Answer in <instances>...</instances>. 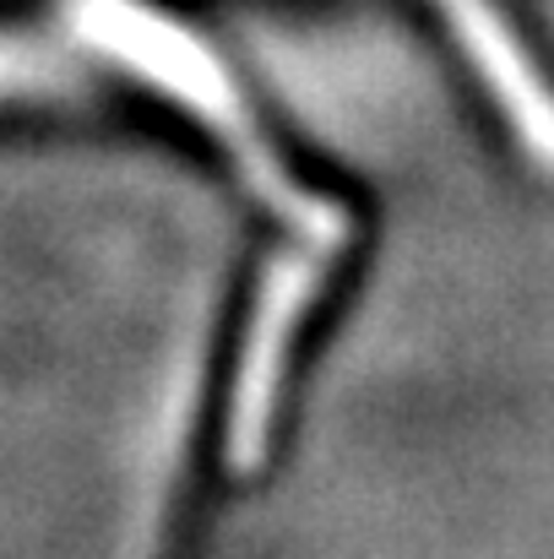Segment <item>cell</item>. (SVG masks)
<instances>
[{"label":"cell","instance_id":"2","mask_svg":"<svg viewBox=\"0 0 554 559\" xmlns=\"http://www.w3.org/2000/svg\"><path fill=\"white\" fill-rule=\"evenodd\" d=\"M349 239H305L294 234L288 250H278L261 272L250 321H245V348H239V370L228 391V429H223V456L228 473H256L267 462L272 445V418H278V396H283V374L294 359V343L338 266Z\"/></svg>","mask_w":554,"mask_h":559},{"label":"cell","instance_id":"1","mask_svg":"<svg viewBox=\"0 0 554 559\" xmlns=\"http://www.w3.org/2000/svg\"><path fill=\"white\" fill-rule=\"evenodd\" d=\"M76 33L87 44H98L104 55H115L131 76L153 82L169 104H180L185 115L234 158V169L250 180V190L305 239H349V212L310 195L299 186L283 158L272 153V142L261 136L245 93L234 87V76L223 71V60L190 33L175 16L142 5V0H76Z\"/></svg>","mask_w":554,"mask_h":559},{"label":"cell","instance_id":"3","mask_svg":"<svg viewBox=\"0 0 554 559\" xmlns=\"http://www.w3.org/2000/svg\"><path fill=\"white\" fill-rule=\"evenodd\" d=\"M435 11L457 33V44H462L468 66L479 71V82L490 87V98L506 109V126L522 142V153L554 175V87L539 71V60L528 55L511 16L495 0H435Z\"/></svg>","mask_w":554,"mask_h":559},{"label":"cell","instance_id":"4","mask_svg":"<svg viewBox=\"0 0 554 559\" xmlns=\"http://www.w3.org/2000/svg\"><path fill=\"white\" fill-rule=\"evenodd\" d=\"M66 87H71V71L49 49L22 44V38H0V98H49Z\"/></svg>","mask_w":554,"mask_h":559}]
</instances>
